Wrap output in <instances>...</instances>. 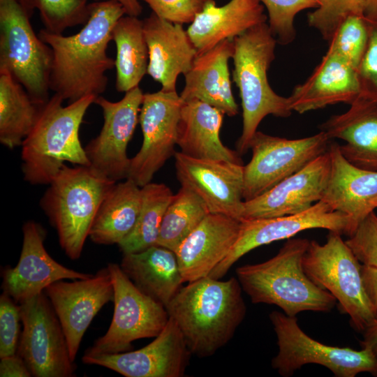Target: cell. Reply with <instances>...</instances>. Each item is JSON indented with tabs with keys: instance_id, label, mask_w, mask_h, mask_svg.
<instances>
[{
	"instance_id": "obj_1",
	"label": "cell",
	"mask_w": 377,
	"mask_h": 377,
	"mask_svg": "<svg viewBox=\"0 0 377 377\" xmlns=\"http://www.w3.org/2000/svg\"><path fill=\"white\" fill-rule=\"evenodd\" d=\"M89 10L88 21L74 35L45 29L38 34L52 52L50 89L68 103L89 95L101 96L108 84L106 72L114 67L107 48L112 40V29L125 10L114 0L90 3Z\"/></svg>"
},
{
	"instance_id": "obj_2",
	"label": "cell",
	"mask_w": 377,
	"mask_h": 377,
	"mask_svg": "<svg viewBox=\"0 0 377 377\" xmlns=\"http://www.w3.org/2000/svg\"><path fill=\"white\" fill-rule=\"evenodd\" d=\"M242 290L235 277L206 276L180 288L166 309L191 354L210 357L230 341L246 313Z\"/></svg>"
},
{
	"instance_id": "obj_3",
	"label": "cell",
	"mask_w": 377,
	"mask_h": 377,
	"mask_svg": "<svg viewBox=\"0 0 377 377\" xmlns=\"http://www.w3.org/2000/svg\"><path fill=\"white\" fill-rule=\"evenodd\" d=\"M309 242L288 239L270 259L237 268V279L252 303L276 305L293 317L306 311L329 312L334 307L335 297L314 283L304 269Z\"/></svg>"
},
{
	"instance_id": "obj_4",
	"label": "cell",
	"mask_w": 377,
	"mask_h": 377,
	"mask_svg": "<svg viewBox=\"0 0 377 377\" xmlns=\"http://www.w3.org/2000/svg\"><path fill=\"white\" fill-rule=\"evenodd\" d=\"M96 96L89 95L63 106L57 94L40 107L37 120L22 145V172L31 184H50L64 162L89 165L79 129Z\"/></svg>"
},
{
	"instance_id": "obj_5",
	"label": "cell",
	"mask_w": 377,
	"mask_h": 377,
	"mask_svg": "<svg viewBox=\"0 0 377 377\" xmlns=\"http://www.w3.org/2000/svg\"><path fill=\"white\" fill-rule=\"evenodd\" d=\"M277 40L267 22L259 24L234 38L232 81L239 89L242 108V131L236 147L240 155L262 120L268 115H291L288 97L277 94L271 87L267 71L275 59Z\"/></svg>"
},
{
	"instance_id": "obj_6",
	"label": "cell",
	"mask_w": 377,
	"mask_h": 377,
	"mask_svg": "<svg viewBox=\"0 0 377 377\" xmlns=\"http://www.w3.org/2000/svg\"><path fill=\"white\" fill-rule=\"evenodd\" d=\"M115 184L90 165L64 164L49 184L40 207L69 258L80 257L98 209Z\"/></svg>"
},
{
	"instance_id": "obj_7",
	"label": "cell",
	"mask_w": 377,
	"mask_h": 377,
	"mask_svg": "<svg viewBox=\"0 0 377 377\" xmlns=\"http://www.w3.org/2000/svg\"><path fill=\"white\" fill-rule=\"evenodd\" d=\"M303 267L314 283L335 297L355 330L363 332L377 320V313L364 286L362 264L341 235L329 231L323 244L310 241Z\"/></svg>"
},
{
	"instance_id": "obj_8",
	"label": "cell",
	"mask_w": 377,
	"mask_h": 377,
	"mask_svg": "<svg viewBox=\"0 0 377 377\" xmlns=\"http://www.w3.org/2000/svg\"><path fill=\"white\" fill-rule=\"evenodd\" d=\"M52 52L37 36L17 0H0V73L23 86L38 105L49 98Z\"/></svg>"
},
{
	"instance_id": "obj_9",
	"label": "cell",
	"mask_w": 377,
	"mask_h": 377,
	"mask_svg": "<svg viewBox=\"0 0 377 377\" xmlns=\"http://www.w3.org/2000/svg\"><path fill=\"white\" fill-rule=\"evenodd\" d=\"M269 318L278 346L271 364L281 376L290 377L304 365L316 364L337 377H354L362 372L377 377V356L370 348L362 347L356 350L325 345L306 334L300 327L296 316L273 311Z\"/></svg>"
},
{
	"instance_id": "obj_10",
	"label": "cell",
	"mask_w": 377,
	"mask_h": 377,
	"mask_svg": "<svg viewBox=\"0 0 377 377\" xmlns=\"http://www.w3.org/2000/svg\"><path fill=\"white\" fill-rule=\"evenodd\" d=\"M107 267L114 287L113 316L106 333L86 350V355L130 351L134 341L158 336L170 318L166 308L140 291L119 265L108 263Z\"/></svg>"
},
{
	"instance_id": "obj_11",
	"label": "cell",
	"mask_w": 377,
	"mask_h": 377,
	"mask_svg": "<svg viewBox=\"0 0 377 377\" xmlns=\"http://www.w3.org/2000/svg\"><path fill=\"white\" fill-rule=\"evenodd\" d=\"M330 140L321 131L299 139L272 136L257 131L250 142L252 157L244 165V201L262 195L325 154Z\"/></svg>"
},
{
	"instance_id": "obj_12",
	"label": "cell",
	"mask_w": 377,
	"mask_h": 377,
	"mask_svg": "<svg viewBox=\"0 0 377 377\" xmlns=\"http://www.w3.org/2000/svg\"><path fill=\"white\" fill-rule=\"evenodd\" d=\"M23 330L17 354L35 377H71L76 366L52 305L44 292L19 304Z\"/></svg>"
},
{
	"instance_id": "obj_13",
	"label": "cell",
	"mask_w": 377,
	"mask_h": 377,
	"mask_svg": "<svg viewBox=\"0 0 377 377\" xmlns=\"http://www.w3.org/2000/svg\"><path fill=\"white\" fill-rule=\"evenodd\" d=\"M183 100L175 91L160 90L143 95L139 114L143 140L131 158L128 178L142 187L175 154Z\"/></svg>"
},
{
	"instance_id": "obj_14",
	"label": "cell",
	"mask_w": 377,
	"mask_h": 377,
	"mask_svg": "<svg viewBox=\"0 0 377 377\" xmlns=\"http://www.w3.org/2000/svg\"><path fill=\"white\" fill-rule=\"evenodd\" d=\"M316 228L326 229L348 237L350 235V223L348 216L334 211L322 201L295 214L242 220L235 244L209 276L220 279L240 258L251 250L276 241L292 238L303 230Z\"/></svg>"
},
{
	"instance_id": "obj_15",
	"label": "cell",
	"mask_w": 377,
	"mask_h": 377,
	"mask_svg": "<svg viewBox=\"0 0 377 377\" xmlns=\"http://www.w3.org/2000/svg\"><path fill=\"white\" fill-rule=\"evenodd\" d=\"M143 95L137 86L119 101L101 96L94 101L102 110L103 125L98 136L84 147L85 153L91 168L116 182L128 178L131 158L127 147L139 122Z\"/></svg>"
},
{
	"instance_id": "obj_16",
	"label": "cell",
	"mask_w": 377,
	"mask_h": 377,
	"mask_svg": "<svg viewBox=\"0 0 377 377\" xmlns=\"http://www.w3.org/2000/svg\"><path fill=\"white\" fill-rule=\"evenodd\" d=\"M65 333L70 356L75 362L82 337L95 316L113 301L114 287L108 268L89 278L56 281L44 290Z\"/></svg>"
},
{
	"instance_id": "obj_17",
	"label": "cell",
	"mask_w": 377,
	"mask_h": 377,
	"mask_svg": "<svg viewBox=\"0 0 377 377\" xmlns=\"http://www.w3.org/2000/svg\"><path fill=\"white\" fill-rule=\"evenodd\" d=\"M176 175L181 186L195 193L209 213L240 221L243 208L244 165L202 159L175 152Z\"/></svg>"
},
{
	"instance_id": "obj_18",
	"label": "cell",
	"mask_w": 377,
	"mask_h": 377,
	"mask_svg": "<svg viewBox=\"0 0 377 377\" xmlns=\"http://www.w3.org/2000/svg\"><path fill=\"white\" fill-rule=\"evenodd\" d=\"M191 353L172 318L153 341L134 351L82 357L86 364L101 366L126 377H182Z\"/></svg>"
},
{
	"instance_id": "obj_19",
	"label": "cell",
	"mask_w": 377,
	"mask_h": 377,
	"mask_svg": "<svg viewBox=\"0 0 377 377\" xmlns=\"http://www.w3.org/2000/svg\"><path fill=\"white\" fill-rule=\"evenodd\" d=\"M330 168L328 149L302 170L262 195L244 201L240 221L283 216L309 209L321 200Z\"/></svg>"
},
{
	"instance_id": "obj_20",
	"label": "cell",
	"mask_w": 377,
	"mask_h": 377,
	"mask_svg": "<svg viewBox=\"0 0 377 377\" xmlns=\"http://www.w3.org/2000/svg\"><path fill=\"white\" fill-rule=\"evenodd\" d=\"M23 243L17 265L2 273V288L20 304L43 292L50 284L63 279H84L93 276L69 269L54 260L44 246L43 227L29 221L23 225Z\"/></svg>"
},
{
	"instance_id": "obj_21",
	"label": "cell",
	"mask_w": 377,
	"mask_h": 377,
	"mask_svg": "<svg viewBox=\"0 0 377 377\" xmlns=\"http://www.w3.org/2000/svg\"><path fill=\"white\" fill-rule=\"evenodd\" d=\"M241 221L219 214H208L175 251L185 282L208 276L235 244Z\"/></svg>"
},
{
	"instance_id": "obj_22",
	"label": "cell",
	"mask_w": 377,
	"mask_h": 377,
	"mask_svg": "<svg viewBox=\"0 0 377 377\" xmlns=\"http://www.w3.org/2000/svg\"><path fill=\"white\" fill-rule=\"evenodd\" d=\"M329 152L330 172L320 201L348 216L350 236L358 224L377 209V172L350 163L341 154L337 142L330 144Z\"/></svg>"
},
{
	"instance_id": "obj_23",
	"label": "cell",
	"mask_w": 377,
	"mask_h": 377,
	"mask_svg": "<svg viewBox=\"0 0 377 377\" xmlns=\"http://www.w3.org/2000/svg\"><path fill=\"white\" fill-rule=\"evenodd\" d=\"M142 23L149 53L147 73L161 84V90L175 91L179 75L191 69L197 50L182 24L154 13Z\"/></svg>"
},
{
	"instance_id": "obj_24",
	"label": "cell",
	"mask_w": 377,
	"mask_h": 377,
	"mask_svg": "<svg viewBox=\"0 0 377 377\" xmlns=\"http://www.w3.org/2000/svg\"><path fill=\"white\" fill-rule=\"evenodd\" d=\"M362 96L357 70L340 57L326 52L311 76L295 87L288 97L290 108L300 114Z\"/></svg>"
},
{
	"instance_id": "obj_25",
	"label": "cell",
	"mask_w": 377,
	"mask_h": 377,
	"mask_svg": "<svg viewBox=\"0 0 377 377\" xmlns=\"http://www.w3.org/2000/svg\"><path fill=\"white\" fill-rule=\"evenodd\" d=\"M234 50V39H227L198 54L184 75L185 85L179 94L183 101L198 100L228 117L237 114L239 108L232 94L228 66Z\"/></svg>"
},
{
	"instance_id": "obj_26",
	"label": "cell",
	"mask_w": 377,
	"mask_h": 377,
	"mask_svg": "<svg viewBox=\"0 0 377 377\" xmlns=\"http://www.w3.org/2000/svg\"><path fill=\"white\" fill-rule=\"evenodd\" d=\"M344 113L331 116L319 128L339 145L343 156L360 168L377 172V103L360 96Z\"/></svg>"
},
{
	"instance_id": "obj_27",
	"label": "cell",
	"mask_w": 377,
	"mask_h": 377,
	"mask_svg": "<svg viewBox=\"0 0 377 377\" xmlns=\"http://www.w3.org/2000/svg\"><path fill=\"white\" fill-rule=\"evenodd\" d=\"M267 19L259 0H230L222 6L212 0L196 15L186 31L198 54H201L266 22Z\"/></svg>"
},
{
	"instance_id": "obj_28",
	"label": "cell",
	"mask_w": 377,
	"mask_h": 377,
	"mask_svg": "<svg viewBox=\"0 0 377 377\" xmlns=\"http://www.w3.org/2000/svg\"><path fill=\"white\" fill-rule=\"evenodd\" d=\"M223 116L221 111L200 101H184L177 140L181 152L197 158L243 164L239 153L225 146L220 139Z\"/></svg>"
},
{
	"instance_id": "obj_29",
	"label": "cell",
	"mask_w": 377,
	"mask_h": 377,
	"mask_svg": "<svg viewBox=\"0 0 377 377\" xmlns=\"http://www.w3.org/2000/svg\"><path fill=\"white\" fill-rule=\"evenodd\" d=\"M120 267L143 293L165 308L184 283L174 251L158 245L123 254Z\"/></svg>"
},
{
	"instance_id": "obj_30",
	"label": "cell",
	"mask_w": 377,
	"mask_h": 377,
	"mask_svg": "<svg viewBox=\"0 0 377 377\" xmlns=\"http://www.w3.org/2000/svg\"><path fill=\"white\" fill-rule=\"evenodd\" d=\"M141 187L127 178L115 184L102 201L89 231L96 244H119L133 229L141 207Z\"/></svg>"
},
{
	"instance_id": "obj_31",
	"label": "cell",
	"mask_w": 377,
	"mask_h": 377,
	"mask_svg": "<svg viewBox=\"0 0 377 377\" xmlns=\"http://www.w3.org/2000/svg\"><path fill=\"white\" fill-rule=\"evenodd\" d=\"M112 35L117 49L115 88L126 93L139 86L147 72L149 53L142 20L124 15L116 22Z\"/></svg>"
},
{
	"instance_id": "obj_32",
	"label": "cell",
	"mask_w": 377,
	"mask_h": 377,
	"mask_svg": "<svg viewBox=\"0 0 377 377\" xmlns=\"http://www.w3.org/2000/svg\"><path fill=\"white\" fill-rule=\"evenodd\" d=\"M42 105L36 104L10 74L0 73V142L9 149L22 146Z\"/></svg>"
},
{
	"instance_id": "obj_33",
	"label": "cell",
	"mask_w": 377,
	"mask_h": 377,
	"mask_svg": "<svg viewBox=\"0 0 377 377\" xmlns=\"http://www.w3.org/2000/svg\"><path fill=\"white\" fill-rule=\"evenodd\" d=\"M141 207L135 225L118 244L123 254L156 245L165 213L175 195L163 183L149 182L141 187Z\"/></svg>"
},
{
	"instance_id": "obj_34",
	"label": "cell",
	"mask_w": 377,
	"mask_h": 377,
	"mask_svg": "<svg viewBox=\"0 0 377 377\" xmlns=\"http://www.w3.org/2000/svg\"><path fill=\"white\" fill-rule=\"evenodd\" d=\"M209 212L192 191L181 186L165 213L156 245L175 251Z\"/></svg>"
},
{
	"instance_id": "obj_35",
	"label": "cell",
	"mask_w": 377,
	"mask_h": 377,
	"mask_svg": "<svg viewBox=\"0 0 377 377\" xmlns=\"http://www.w3.org/2000/svg\"><path fill=\"white\" fill-rule=\"evenodd\" d=\"M31 18L39 12L45 29L62 34L66 29L85 24L89 17L88 0H17Z\"/></svg>"
},
{
	"instance_id": "obj_36",
	"label": "cell",
	"mask_w": 377,
	"mask_h": 377,
	"mask_svg": "<svg viewBox=\"0 0 377 377\" xmlns=\"http://www.w3.org/2000/svg\"><path fill=\"white\" fill-rule=\"evenodd\" d=\"M369 29L365 15H350L328 42L327 52L336 55L357 70L365 53Z\"/></svg>"
},
{
	"instance_id": "obj_37",
	"label": "cell",
	"mask_w": 377,
	"mask_h": 377,
	"mask_svg": "<svg viewBox=\"0 0 377 377\" xmlns=\"http://www.w3.org/2000/svg\"><path fill=\"white\" fill-rule=\"evenodd\" d=\"M319 6L307 15L308 24L329 42L339 25L350 15H364L363 0H318Z\"/></svg>"
},
{
	"instance_id": "obj_38",
	"label": "cell",
	"mask_w": 377,
	"mask_h": 377,
	"mask_svg": "<svg viewBox=\"0 0 377 377\" xmlns=\"http://www.w3.org/2000/svg\"><path fill=\"white\" fill-rule=\"evenodd\" d=\"M268 13L269 27L281 45L292 43L296 37L295 16L308 8H317L318 0H259Z\"/></svg>"
},
{
	"instance_id": "obj_39",
	"label": "cell",
	"mask_w": 377,
	"mask_h": 377,
	"mask_svg": "<svg viewBox=\"0 0 377 377\" xmlns=\"http://www.w3.org/2000/svg\"><path fill=\"white\" fill-rule=\"evenodd\" d=\"M345 242L362 265L377 269V215L374 211L358 224Z\"/></svg>"
},
{
	"instance_id": "obj_40",
	"label": "cell",
	"mask_w": 377,
	"mask_h": 377,
	"mask_svg": "<svg viewBox=\"0 0 377 377\" xmlns=\"http://www.w3.org/2000/svg\"><path fill=\"white\" fill-rule=\"evenodd\" d=\"M20 321V305L3 291L0 296V358L17 353Z\"/></svg>"
},
{
	"instance_id": "obj_41",
	"label": "cell",
	"mask_w": 377,
	"mask_h": 377,
	"mask_svg": "<svg viewBox=\"0 0 377 377\" xmlns=\"http://www.w3.org/2000/svg\"><path fill=\"white\" fill-rule=\"evenodd\" d=\"M367 18L369 40L357 68L362 96L377 103V18Z\"/></svg>"
},
{
	"instance_id": "obj_42",
	"label": "cell",
	"mask_w": 377,
	"mask_h": 377,
	"mask_svg": "<svg viewBox=\"0 0 377 377\" xmlns=\"http://www.w3.org/2000/svg\"><path fill=\"white\" fill-rule=\"evenodd\" d=\"M158 17L175 24H191L212 0H142Z\"/></svg>"
},
{
	"instance_id": "obj_43",
	"label": "cell",
	"mask_w": 377,
	"mask_h": 377,
	"mask_svg": "<svg viewBox=\"0 0 377 377\" xmlns=\"http://www.w3.org/2000/svg\"><path fill=\"white\" fill-rule=\"evenodd\" d=\"M1 377H30L31 374L24 360L17 354L1 358Z\"/></svg>"
},
{
	"instance_id": "obj_44",
	"label": "cell",
	"mask_w": 377,
	"mask_h": 377,
	"mask_svg": "<svg viewBox=\"0 0 377 377\" xmlns=\"http://www.w3.org/2000/svg\"><path fill=\"white\" fill-rule=\"evenodd\" d=\"M362 276L367 294L377 313V269L362 265Z\"/></svg>"
},
{
	"instance_id": "obj_45",
	"label": "cell",
	"mask_w": 377,
	"mask_h": 377,
	"mask_svg": "<svg viewBox=\"0 0 377 377\" xmlns=\"http://www.w3.org/2000/svg\"><path fill=\"white\" fill-rule=\"evenodd\" d=\"M362 347L370 348L377 356V320L363 332Z\"/></svg>"
},
{
	"instance_id": "obj_46",
	"label": "cell",
	"mask_w": 377,
	"mask_h": 377,
	"mask_svg": "<svg viewBox=\"0 0 377 377\" xmlns=\"http://www.w3.org/2000/svg\"><path fill=\"white\" fill-rule=\"evenodd\" d=\"M98 1V0H95ZM119 2L124 8L127 15L138 17L142 11V7L138 0H114Z\"/></svg>"
},
{
	"instance_id": "obj_47",
	"label": "cell",
	"mask_w": 377,
	"mask_h": 377,
	"mask_svg": "<svg viewBox=\"0 0 377 377\" xmlns=\"http://www.w3.org/2000/svg\"><path fill=\"white\" fill-rule=\"evenodd\" d=\"M365 6L364 15L367 18H377V0H363Z\"/></svg>"
}]
</instances>
